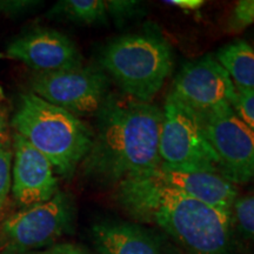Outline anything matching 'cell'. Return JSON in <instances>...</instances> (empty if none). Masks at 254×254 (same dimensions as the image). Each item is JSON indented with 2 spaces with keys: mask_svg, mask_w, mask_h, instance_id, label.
<instances>
[{
  "mask_svg": "<svg viewBox=\"0 0 254 254\" xmlns=\"http://www.w3.org/2000/svg\"><path fill=\"white\" fill-rule=\"evenodd\" d=\"M164 4L187 9V11H194V9L202 7L205 1L204 0H168V1H164Z\"/></svg>",
  "mask_w": 254,
  "mask_h": 254,
  "instance_id": "obj_24",
  "label": "cell"
},
{
  "mask_svg": "<svg viewBox=\"0 0 254 254\" xmlns=\"http://www.w3.org/2000/svg\"><path fill=\"white\" fill-rule=\"evenodd\" d=\"M215 59L226 69L236 90L254 92V47L245 40H234L218 50Z\"/></svg>",
  "mask_w": 254,
  "mask_h": 254,
  "instance_id": "obj_14",
  "label": "cell"
},
{
  "mask_svg": "<svg viewBox=\"0 0 254 254\" xmlns=\"http://www.w3.org/2000/svg\"><path fill=\"white\" fill-rule=\"evenodd\" d=\"M0 58H2V56H1V55H0Z\"/></svg>",
  "mask_w": 254,
  "mask_h": 254,
  "instance_id": "obj_25",
  "label": "cell"
},
{
  "mask_svg": "<svg viewBox=\"0 0 254 254\" xmlns=\"http://www.w3.org/2000/svg\"><path fill=\"white\" fill-rule=\"evenodd\" d=\"M11 125L66 179L81 165L93 141V129L84 120L32 92L20 95Z\"/></svg>",
  "mask_w": 254,
  "mask_h": 254,
  "instance_id": "obj_3",
  "label": "cell"
},
{
  "mask_svg": "<svg viewBox=\"0 0 254 254\" xmlns=\"http://www.w3.org/2000/svg\"><path fill=\"white\" fill-rule=\"evenodd\" d=\"M12 194L21 208L49 201L58 192V178L46 157L24 136L13 134Z\"/></svg>",
  "mask_w": 254,
  "mask_h": 254,
  "instance_id": "obj_11",
  "label": "cell"
},
{
  "mask_svg": "<svg viewBox=\"0 0 254 254\" xmlns=\"http://www.w3.org/2000/svg\"><path fill=\"white\" fill-rule=\"evenodd\" d=\"M170 92L198 114L232 107L237 95L231 77L213 55L184 64Z\"/></svg>",
  "mask_w": 254,
  "mask_h": 254,
  "instance_id": "obj_9",
  "label": "cell"
},
{
  "mask_svg": "<svg viewBox=\"0 0 254 254\" xmlns=\"http://www.w3.org/2000/svg\"><path fill=\"white\" fill-rule=\"evenodd\" d=\"M99 64L124 94L151 103L172 71V50L153 32L124 34L105 45Z\"/></svg>",
  "mask_w": 254,
  "mask_h": 254,
  "instance_id": "obj_4",
  "label": "cell"
},
{
  "mask_svg": "<svg viewBox=\"0 0 254 254\" xmlns=\"http://www.w3.org/2000/svg\"><path fill=\"white\" fill-rule=\"evenodd\" d=\"M91 233L99 254H164L151 233L131 222H97Z\"/></svg>",
  "mask_w": 254,
  "mask_h": 254,
  "instance_id": "obj_13",
  "label": "cell"
},
{
  "mask_svg": "<svg viewBox=\"0 0 254 254\" xmlns=\"http://www.w3.org/2000/svg\"><path fill=\"white\" fill-rule=\"evenodd\" d=\"M117 199L132 217L157 225L190 254H227L230 212L206 205L146 174L119 183Z\"/></svg>",
  "mask_w": 254,
  "mask_h": 254,
  "instance_id": "obj_2",
  "label": "cell"
},
{
  "mask_svg": "<svg viewBox=\"0 0 254 254\" xmlns=\"http://www.w3.org/2000/svg\"><path fill=\"white\" fill-rule=\"evenodd\" d=\"M232 109L244 123L254 129V92L237 90Z\"/></svg>",
  "mask_w": 254,
  "mask_h": 254,
  "instance_id": "obj_19",
  "label": "cell"
},
{
  "mask_svg": "<svg viewBox=\"0 0 254 254\" xmlns=\"http://www.w3.org/2000/svg\"><path fill=\"white\" fill-rule=\"evenodd\" d=\"M159 159V167L167 170L220 174L219 159L206 138L198 113L171 92L163 109Z\"/></svg>",
  "mask_w": 254,
  "mask_h": 254,
  "instance_id": "obj_5",
  "label": "cell"
},
{
  "mask_svg": "<svg viewBox=\"0 0 254 254\" xmlns=\"http://www.w3.org/2000/svg\"><path fill=\"white\" fill-rule=\"evenodd\" d=\"M9 142L7 110L0 105V146Z\"/></svg>",
  "mask_w": 254,
  "mask_h": 254,
  "instance_id": "obj_23",
  "label": "cell"
},
{
  "mask_svg": "<svg viewBox=\"0 0 254 254\" xmlns=\"http://www.w3.org/2000/svg\"><path fill=\"white\" fill-rule=\"evenodd\" d=\"M145 174L165 186L230 213L237 200L238 192L234 184L219 173L180 172L157 167Z\"/></svg>",
  "mask_w": 254,
  "mask_h": 254,
  "instance_id": "obj_12",
  "label": "cell"
},
{
  "mask_svg": "<svg viewBox=\"0 0 254 254\" xmlns=\"http://www.w3.org/2000/svg\"><path fill=\"white\" fill-rule=\"evenodd\" d=\"M74 206L67 193L58 192L43 204L23 208L0 225V250L4 254H23L50 246L67 233Z\"/></svg>",
  "mask_w": 254,
  "mask_h": 254,
  "instance_id": "obj_6",
  "label": "cell"
},
{
  "mask_svg": "<svg viewBox=\"0 0 254 254\" xmlns=\"http://www.w3.org/2000/svg\"><path fill=\"white\" fill-rule=\"evenodd\" d=\"M13 148L11 142L0 146V212L5 208L12 189Z\"/></svg>",
  "mask_w": 254,
  "mask_h": 254,
  "instance_id": "obj_16",
  "label": "cell"
},
{
  "mask_svg": "<svg viewBox=\"0 0 254 254\" xmlns=\"http://www.w3.org/2000/svg\"><path fill=\"white\" fill-rule=\"evenodd\" d=\"M107 12L109 15L114 18L118 24L126 23L129 19L135 18L136 15L142 14V4L140 1H124V0H116V1H106Z\"/></svg>",
  "mask_w": 254,
  "mask_h": 254,
  "instance_id": "obj_18",
  "label": "cell"
},
{
  "mask_svg": "<svg viewBox=\"0 0 254 254\" xmlns=\"http://www.w3.org/2000/svg\"><path fill=\"white\" fill-rule=\"evenodd\" d=\"M49 17L63 18L75 24L105 25L109 21V12L103 0H62L51 8Z\"/></svg>",
  "mask_w": 254,
  "mask_h": 254,
  "instance_id": "obj_15",
  "label": "cell"
},
{
  "mask_svg": "<svg viewBox=\"0 0 254 254\" xmlns=\"http://www.w3.org/2000/svg\"><path fill=\"white\" fill-rule=\"evenodd\" d=\"M41 4L37 0H0V13L6 15H20L27 13Z\"/></svg>",
  "mask_w": 254,
  "mask_h": 254,
  "instance_id": "obj_21",
  "label": "cell"
},
{
  "mask_svg": "<svg viewBox=\"0 0 254 254\" xmlns=\"http://www.w3.org/2000/svg\"><path fill=\"white\" fill-rule=\"evenodd\" d=\"M34 254H91L81 247L73 244H56L50 246L49 249Z\"/></svg>",
  "mask_w": 254,
  "mask_h": 254,
  "instance_id": "obj_22",
  "label": "cell"
},
{
  "mask_svg": "<svg viewBox=\"0 0 254 254\" xmlns=\"http://www.w3.org/2000/svg\"><path fill=\"white\" fill-rule=\"evenodd\" d=\"M95 117L93 141L81 163L85 177L118 185L159 167L163 110L158 105L110 93Z\"/></svg>",
  "mask_w": 254,
  "mask_h": 254,
  "instance_id": "obj_1",
  "label": "cell"
},
{
  "mask_svg": "<svg viewBox=\"0 0 254 254\" xmlns=\"http://www.w3.org/2000/svg\"><path fill=\"white\" fill-rule=\"evenodd\" d=\"M232 209L241 230L254 240V194L237 198Z\"/></svg>",
  "mask_w": 254,
  "mask_h": 254,
  "instance_id": "obj_17",
  "label": "cell"
},
{
  "mask_svg": "<svg viewBox=\"0 0 254 254\" xmlns=\"http://www.w3.org/2000/svg\"><path fill=\"white\" fill-rule=\"evenodd\" d=\"M254 24V0L238 1L230 20L233 31H240Z\"/></svg>",
  "mask_w": 254,
  "mask_h": 254,
  "instance_id": "obj_20",
  "label": "cell"
},
{
  "mask_svg": "<svg viewBox=\"0 0 254 254\" xmlns=\"http://www.w3.org/2000/svg\"><path fill=\"white\" fill-rule=\"evenodd\" d=\"M7 53L37 73L82 66V57L71 38L52 28H34L9 43Z\"/></svg>",
  "mask_w": 254,
  "mask_h": 254,
  "instance_id": "obj_10",
  "label": "cell"
},
{
  "mask_svg": "<svg viewBox=\"0 0 254 254\" xmlns=\"http://www.w3.org/2000/svg\"><path fill=\"white\" fill-rule=\"evenodd\" d=\"M219 159L220 174L233 184L254 179V129L232 107L198 114Z\"/></svg>",
  "mask_w": 254,
  "mask_h": 254,
  "instance_id": "obj_8",
  "label": "cell"
},
{
  "mask_svg": "<svg viewBox=\"0 0 254 254\" xmlns=\"http://www.w3.org/2000/svg\"><path fill=\"white\" fill-rule=\"evenodd\" d=\"M30 86L33 94L78 118L97 114L110 94L107 74L92 66L36 73Z\"/></svg>",
  "mask_w": 254,
  "mask_h": 254,
  "instance_id": "obj_7",
  "label": "cell"
}]
</instances>
